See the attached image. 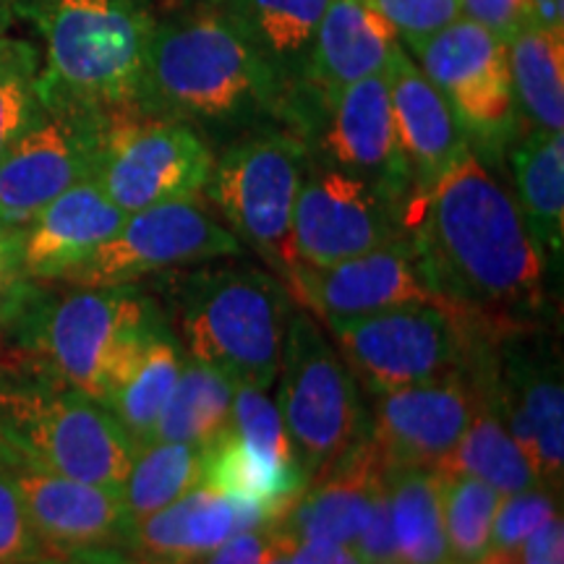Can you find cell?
I'll list each match as a JSON object with an SVG mask.
<instances>
[{"label":"cell","mask_w":564,"mask_h":564,"mask_svg":"<svg viewBox=\"0 0 564 564\" xmlns=\"http://www.w3.org/2000/svg\"><path fill=\"white\" fill-rule=\"evenodd\" d=\"M183 358L178 343L165 327L152 337L137 366L129 371V377L102 403L137 449L152 444L154 426H158L162 408L167 405L175 390Z\"/></svg>","instance_id":"f546056e"},{"label":"cell","mask_w":564,"mask_h":564,"mask_svg":"<svg viewBox=\"0 0 564 564\" xmlns=\"http://www.w3.org/2000/svg\"><path fill=\"white\" fill-rule=\"evenodd\" d=\"M403 225L444 306L489 324H533L544 303V251L476 152L408 202Z\"/></svg>","instance_id":"6da1fadb"},{"label":"cell","mask_w":564,"mask_h":564,"mask_svg":"<svg viewBox=\"0 0 564 564\" xmlns=\"http://www.w3.org/2000/svg\"><path fill=\"white\" fill-rule=\"evenodd\" d=\"M238 531L230 494L196 486L173 505L131 523L129 552L139 564H194Z\"/></svg>","instance_id":"cb8c5ba5"},{"label":"cell","mask_w":564,"mask_h":564,"mask_svg":"<svg viewBox=\"0 0 564 564\" xmlns=\"http://www.w3.org/2000/svg\"><path fill=\"white\" fill-rule=\"evenodd\" d=\"M21 238L0 243V314L9 308V303L13 299H17L21 285L30 280L21 272Z\"/></svg>","instance_id":"ee69618b"},{"label":"cell","mask_w":564,"mask_h":564,"mask_svg":"<svg viewBox=\"0 0 564 564\" xmlns=\"http://www.w3.org/2000/svg\"><path fill=\"white\" fill-rule=\"evenodd\" d=\"M308 167L306 144L288 129L253 131L212 162L209 202L228 230L280 274L291 264L293 209Z\"/></svg>","instance_id":"8fae6325"},{"label":"cell","mask_w":564,"mask_h":564,"mask_svg":"<svg viewBox=\"0 0 564 564\" xmlns=\"http://www.w3.org/2000/svg\"><path fill=\"white\" fill-rule=\"evenodd\" d=\"M102 112L42 108L30 131L0 160V215L26 228L76 183L95 178Z\"/></svg>","instance_id":"2e32d148"},{"label":"cell","mask_w":564,"mask_h":564,"mask_svg":"<svg viewBox=\"0 0 564 564\" xmlns=\"http://www.w3.org/2000/svg\"><path fill=\"white\" fill-rule=\"evenodd\" d=\"M144 112L188 126H249L280 112V89L217 0L154 19Z\"/></svg>","instance_id":"3957f363"},{"label":"cell","mask_w":564,"mask_h":564,"mask_svg":"<svg viewBox=\"0 0 564 564\" xmlns=\"http://www.w3.org/2000/svg\"><path fill=\"white\" fill-rule=\"evenodd\" d=\"M295 544L288 541L278 528H257L230 535L220 549L194 564H267L280 552H291Z\"/></svg>","instance_id":"ab89813d"},{"label":"cell","mask_w":564,"mask_h":564,"mask_svg":"<svg viewBox=\"0 0 564 564\" xmlns=\"http://www.w3.org/2000/svg\"><path fill=\"white\" fill-rule=\"evenodd\" d=\"M350 549L356 552L361 564H382V562L398 560V541H394L387 486H384V491L373 499L369 520H366L364 531L358 533L356 544H352Z\"/></svg>","instance_id":"b9f144b4"},{"label":"cell","mask_w":564,"mask_h":564,"mask_svg":"<svg viewBox=\"0 0 564 564\" xmlns=\"http://www.w3.org/2000/svg\"><path fill=\"white\" fill-rule=\"evenodd\" d=\"M382 564H403V562H398V560H392V562H382Z\"/></svg>","instance_id":"816d5d0a"},{"label":"cell","mask_w":564,"mask_h":564,"mask_svg":"<svg viewBox=\"0 0 564 564\" xmlns=\"http://www.w3.org/2000/svg\"><path fill=\"white\" fill-rule=\"evenodd\" d=\"M249 40L280 89V108L306 82L308 58L329 0H217ZM280 118V112H278Z\"/></svg>","instance_id":"d4e9b609"},{"label":"cell","mask_w":564,"mask_h":564,"mask_svg":"<svg viewBox=\"0 0 564 564\" xmlns=\"http://www.w3.org/2000/svg\"><path fill=\"white\" fill-rule=\"evenodd\" d=\"M37 76L34 47L0 37V160L42 116Z\"/></svg>","instance_id":"e575fe53"},{"label":"cell","mask_w":564,"mask_h":564,"mask_svg":"<svg viewBox=\"0 0 564 564\" xmlns=\"http://www.w3.org/2000/svg\"><path fill=\"white\" fill-rule=\"evenodd\" d=\"M232 390L236 384L220 371L188 358L181 366L175 390L162 408L152 442H178L209 449L230 434Z\"/></svg>","instance_id":"83f0119b"},{"label":"cell","mask_w":564,"mask_h":564,"mask_svg":"<svg viewBox=\"0 0 564 564\" xmlns=\"http://www.w3.org/2000/svg\"><path fill=\"white\" fill-rule=\"evenodd\" d=\"M26 512L47 554L84 549H118L129 544L131 518L121 489L11 465Z\"/></svg>","instance_id":"d6986e66"},{"label":"cell","mask_w":564,"mask_h":564,"mask_svg":"<svg viewBox=\"0 0 564 564\" xmlns=\"http://www.w3.org/2000/svg\"><path fill=\"white\" fill-rule=\"evenodd\" d=\"M440 474L442 520L449 556L455 564H476L489 552L491 523L502 494L463 474Z\"/></svg>","instance_id":"836d02e7"},{"label":"cell","mask_w":564,"mask_h":564,"mask_svg":"<svg viewBox=\"0 0 564 564\" xmlns=\"http://www.w3.org/2000/svg\"><path fill=\"white\" fill-rule=\"evenodd\" d=\"M288 564H361L350 546L324 544V541H303L288 554Z\"/></svg>","instance_id":"f6af8a7d"},{"label":"cell","mask_w":564,"mask_h":564,"mask_svg":"<svg viewBox=\"0 0 564 564\" xmlns=\"http://www.w3.org/2000/svg\"><path fill=\"white\" fill-rule=\"evenodd\" d=\"M24 352V369L105 403L158 333V303L133 285L51 293L26 280L0 314Z\"/></svg>","instance_id":"7a4b0ae2"},{"label":"cell","mask_w":564,"mask_h":564,"mask_svg":"<svg viewBox=\"0 0 564 564\" xmlns=\"http://www.w3.org/2000/svg\"><path fill=\"white\" fill-rule=\"evenodd\" d=\"M0 442L11 465L121 489L137 455L100 400L17 369L0 373Z\"/></svg>","instance_id":"8992f818"},{"label":"cell","mask_w":564,"mask_h":564,"mask_svg":"<svg viewBox=\"0 0 564 564\" xmlns=\"http://www.w3.org/2000/svg\"><path fill=\"white\" fill-rule=\"evenodd\" d=\"M278 373L282 423L312 481L369 432L361 384L308 312H293L288 319Z\"/></svg>","instance_id":"ba28073f"},{"label":"cell","mask_w":564,"mask_h":564,"mask_svg":"<svg viewBox=\"0 0 564 564\" xmlns=\"http://www.w3.org/2000/svg\"><path fill=\"white\" fill-rule=\"evenodd\" d=\"M520 564H564V525L556 512L518 546Z\"/></svg>","instance_id":"7bdbcfd3"},{"label":"cell","mask_w":564,"mask_h":564,"mask_svg":"<svg viewBox=\"0 0 564 564\" xmlns=\"http://www.w3.org/2000/svg\"><path fill=\"white\" fill-rule=\"evenodd\" d=\"M403 236L400 204L356 175L308 160L293 209L288 270L295 264L329 267L345 262Z\"/></svg>","instance_id":"9a60e30c"},{"label":"cell","mask_w":564,"mask_h":564,"mask_svg":"<svg viewBox=\"0 0 564 564\" xmlns=\"http://www.w3.org/2000/svg\"><path fill=\"white\" fill-rule=\"evenodd\" d=\"M212 150L194 126L139 108L105 112L95 181L126 215L173 199H196L212 173Z\"/></svg>","instance_id":"7c38bea8"},{"label":"cell","mask_w":564,"mask_h":564,"mask_svg":"<svg viewBox=\"0 0 564 564\" xmlns=\"http://www.w3.org/2000/svg\"><path fill=\"white\" fill-rule=\"evenodd\" d=\"M556 512L560 510H556L552 491L544 489V486L502 497L491 523L489 552H510V549H518L535 528L544 525Z\"/></svg>","instance_id":"74e56055"},{"label":"cell","mask_w":564,"mask_h":564,"mask_svg":"<svg viewBox=\"0 0 564 564\" xmlns=\"http://www.w3.org/2000/svg\"><path fill=\"white\" fill-rule=\"evenodd\" d=\"M520 217L541 251L562 257L564 241V137L528 129L512 150Z\"/></svg>","instance_id":"484cf974"},{"label":"cell","mask_w":564,"mask_h":564,"mask_svg":"<svg viewBox=\"0 0 564 564\" xmlns=\"http://www.w3.org/2000/svg\"><path fill=\"white\" fill-rule=\"evenodd\" d=\"M398 34L400 45L419 47L460 19V0H369Z\"/></svg>","instance_id":"f35d334b"},{"label":"cell","mask_w":564,"mask_h":564,"mask_svg":"<svg viewBox=\"0 0 564 564\" xmlns=\"http://www.w3.org/2000/svg\"><path fill=\"white\" fill-rule=\"evenodd\" d=\"M126 217L95 178L76 183L24 228L21 272L30 280H63L116 236Z\"/></svg>","instance_id":"7402d4cb"},{"label":"cell","mask_w":564,"mask_h":564,"mask_svg":"<svg viewBox=\"0 0 564 564\" xmlns=\"http://www.w3.org/2000/svg\"><path fill=\"white\" fill-rule=\"evenodd\" d=\"M288 554H291V552H280L278 556H272V560L267 564H288Z\"/></svg>","instance_id":"f907efd6"},{"label":"cell","mask_w":564,"mask_h":564,"mask_svg":"<svg viewBox=\"0 0 564 564\" xmlns=\"http://www.w3.org/2000/svg\"><path fill=\"white\" fill-rule=\"evenodd\" d=\"M241 251L243 243L196 199H173L131 212L116 236L63 280L74 288L133 285L147 274L238 257Z\"/></svg>","instance_id":"4fadbf2b"},{"label":"cell","mask_w":564,"mask_h":564,"mask_svg":"<svg viewBox=\"0 0 564 564\" xmlns=\"http://www.w3.org/2000/svg\"><path fill=\"white\" fill-rule=\"evenodd\" d=\"M282 278L291 299L324 322L356 319L413 303L444 306L423 278L408 232L398 241L329 267L295 264Z\"/></svg>","instance_id":"e0dca14e"},{"label":"cell","mask_w":564,"mask_h":564,"mask_svg":"<svg viewBox=\"0 0 564 564\" xmlns=\"http://www.w3.org/2000/svg\"><path fill=\"white\" fill-rule=\"evenodd\" d=\"M398 562L455 564L442 520L440 474L432 468H390L387 474Z\"/></svg>","instance_id":"f1b7e54d"},{"label":"cell","mask_w":564,"mask_h":564,"mask_svg":"<svg viewBox=\"0 0 564 564\" xmlns=\"http://www.w3.org/2000/svg\"><path fill=\"white\" fill-rule=\"evenodd\" d=\"M531 6L533 0H460V17L507 42L531 26Z\"/></svg>","instance_id":"60d3db41"},{"label":"cell","mask_w":564,"mask_h":564,"mask_svg":"<svg viewBox=\"0 0 564 564\" xmlns=\"http://www.w3.org/2000/svg\"><path fill=\"white\" fill-rule=\"evenodd\" d=\"M204 481V449L194 444L152 442L137 449L121 486L131 523L173 505Z\"/></svg>","instance_id":"d6a6232c"},{"label":"cell","mask_w":564,"mask_h":564,"mask_svg":"<svg viewBox=\"0 0 564 564\" xmlns=\"http://www.w3.org/2000/svg\"><path fill=\"white\" fill-rule=\"evenodd\" d=\"M436 470L474 476L478 481L489 484L502 497L541 486L531 460H528L523 449L518 447V442L507 432L499 415L484 400L478 403L474 421L465 429L460 442L455 444L453 453L447 455V460Z\"/></svg>","instance_id":"1f68e13d"},{"label":"cell","mask_w":564,"mask_h":564,"mask_svg":"<svg viewBox=\"0 0 564 564\" xmlns=\"http://www.w3.org/2000/svg\"><path fill=\"white\" fill-rule=\"evenodd\" d=\"M390 97L394 129L411 167V202L426 196L470 150L455 110L442 91L426 79L405 47L394 55L390 68Z\"/></svg>","instance_id":"44dd1931"},{"label":"cell","mask_w":564,"mask_h":564,"mask_svg":"<svg viewBox=\"0 0 564 564\" xmlns=\"http://www.w3.org/2000/svg\"><path fill=\"white\" fill-rule=\"evenodd\" d=\"M505 45L518 116L535 131H562L564 32L525 26Z\"/></svg>","instance_id":"4316f807"},{"label":"cell","mask_w":564,"mask_h":564,"mask_svg":"<svg viewBox=\"0 0 564 564\" xmlns=\"http://www.w3.org/2000/svg\"><path fill=\"white\" fill-rule=\"evenodd\" d=\"M21 236H24V228H19V225H11L3 215H0V243L17 241V238H21Z\"/></svg>","instance_id":"c3c4849f"},{"label":"cell","mask_w":564,"mask_h":564,"mask_svg":"<svg viewBox=\"0 0 564 564\" xmlns=\"http://www.w3.org/2000/svg\"><path fill=\"white\" fill-rule=\"evenodd\" d=\"M564 3L562 0H533L531 6V26L539 30L564 32Z\"/></svg>","instance_id":"7dc6e473"},{"label":"cell","mask_w":564,"mask_h":564,"mask_svg":"<svg viewBox=\"0 0 564 564\" xmlns=\"http://www.w3.org/2000/svg\"><path fill=\"white\" fill-rule=\"evenodd\" d=\"M47 554L34 531L11 465H0V564H30Z\"/></svg>","instance_id":"8d00e7d4"},{"label":"cell","mask_w":564,"mask_h":564,"mask_svg":"<svg viewBox=\"0 0 564 564\" xmlns=\"http://www.w3.org/2000/svg\"><path fill=\"white\" fill-rule=\"evenodd\" d=\"M400 51L403 45L390 21L369 0H329L314 37L306 82L299 91L335 95L369 76L387 74Z\"/></svg>","instance_id":"603a6c76"},{"label":"cell","mask_w":564,"mask_h":564,"mask_svg":"<svg viewBox=\"0 0 564 564\" xmlns=\"http://www.w3.org/2000/svg\"><path fill=\"white\" fill-rule=\"evenodd\" d=\"M202 484L232 497H253L282 514L306 489L308 476L295 460H272L228 434L204 449Z\"/></svg>","instance_id":"4dcf8cb0"},{"label":"cell","mask_w":564,"mask_h":564,"mask_svg":"<svg viewBox=\"0 0 564 564\" xmlns=\"http://www.w3.org/2000/svg\"><path fill=\"white\" fill-rule=\"evenodd\" d=\"M171 278L167 301L175 308L188 358L220 371L232 384L270 390L293 314L288 288L249 264Z\"/></svg>","instance_id":"5b68a950"},{"label":"cell","mask_w":564,"mask_h":564,"mask_svg":"<svg viewBox=\"0 0 564 564\" xmlns=\"http://www.w3.org/2000/svg\"><path fill=\"white\" fill-rule=\"evenodd\" d=\"M478 394L518 442L544 489L562 491L564 384L556 345L533 324L497 327L474 371Z\"/></svg>","instance_id":"9c48e42d"},{"label":"cell","mask_w":564,"mask_h":564,"mask_svg":"<svg viewBox=\"0 0 564 564\" xmlns=\"http://www.w3.org/2000/svg\"><path fill=\"white\" fill-rule=\"evenodd\" d=\"M280 121L306 144L308 160L356 175L405 212L413 178L394 129L390 70L327 97L299 91Z\"/></svg>","instance_id":"30bf717a"},{"label":"cell","mask_w":564,"mask_h":564,"mask_svg":"<svg viewBox=\"0 0 564 564\" xmlns=\"http://www.w3.org/2000/svg\"><path fill=\"white\" fill-rule=\"evenodd\" d=\"M152 0H45L40 30L42 108L112 112L141 108L154 30Z\"/></svg>","instance_id":"277c9868"},{"label":"cell","mask_w":564,"mask_h":564,"mask_svg":"<svg viewBox=\"0 0 564 564\" xmlns=\"http://www.w3.org/2000/svg\"><path fill=\"white\" fill-rule=\"evenodd\" d=\"M30 564H139L129 552L121 549H84V552L42 556Z\"/></svg>","instance_id":"bcb514c9"},{"label":"cell","mask_w":564,"mask_h":564,"mask_svg":"<svg viewBox=\"0 0 564 564\" xmlns=\"http://www.w3.org/2000/svg\"><path fill=\"white\" fill-rule=\"evenodd\" d=\"M390 465L379 453L371 426L361 440L314 476L274 528L293 544L324 541L352 546L369 520L373 499L384 491Z\"/></svg>","instance_id":"ffe728a7"},{"label":"cell","mask_w":564,"mask_h":564,"mask_svg":"<svg viewBox=\"0 0 564 564\" xmlns=\"http://www.w3.org/2000/svg\"><path fill=\"white\" fill-rule=\"evenodd\" d=\"M230 434L241 440L246 447H251L253 453L272 457V460H295L280 408L267 398V390H259V387L236 384Z\"/></svg>","instance_id":"d590c367"},{"label":"cell","mask_w":564,"mask_h":564,"mask_svg":"<svg viewBox=\"0 0 564 564\" xmlns=\"http://www.w3.org/2000/svg\"><path fill=\"white\" fill-rule=\"evenodd\" d=\"M481 403L470 377L377 394L371 436L390 468L436 470L460 442Z\"/></svg>","instance_id":"ac0fdd59"},{"label":"cell","mask_w":564,"mask_h":564,"mask_svg":"<svg viewBox=\"0 0 564 564\" xmlns=\"http://www.w3.org/2000/svg\"><path fill=\"white\" fill-rule=\"evenodd\" d=\"M419 68L455 110L470 144L499 152L518 133L507 45L470 19H455L413 47Z\"/></svg>","instance_id":"5bb4252c"},{"label":"cell","mask_w":564,"mask_h":564,"mask_svg":"<svg viewBox=\"0 0 564 564\" xmlns=\"http://www.w3.org/2000/svg\"><path fill=\"white\" fill-rule=\"evenodd\" d=\"M0 465H11V455L9 449L3 447V442H0Z\"/></svg>","instance_id":"681fc988"},{"label":"cell","mask_w":564,"mask_h":564,"mask_svg":"<svg viewBox=\"0 0 564 564\" xmlns=\"http://www.w3.org/2000/svg\"><path fill=\"white\" fill-rule=\"evenodd\" d=\"M327 327L358 384L382 394L449 377H474L499 324L436 303H413L327 322Z\"/></svg>","instance_id":"52a82bcc"}]
</instances>
